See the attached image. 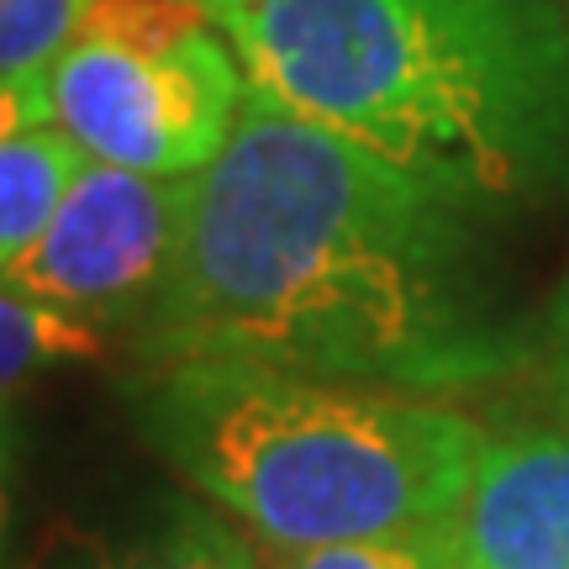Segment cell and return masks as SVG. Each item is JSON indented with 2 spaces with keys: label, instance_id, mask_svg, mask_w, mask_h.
Instances as JSON below:
<instances>
[{
  "label": "cell",
  "instance_id": "6da1fadb",
  "mask_svg": "<svg viewBox=\"0 0 569 569\" xmlns=\"http://www.w3.org/2000/svg\"><path fill=\"white\" fill-rule=\"evenodd\" d=\"M486 206L248 84L238 132L184 180V227L142 369L238 359L343 386L453 396L528 365L480 264Z\"/></svg>",
  "mask_w": 569,
  "mask_h": 569
},
{
  "label": "cell",
  "instance_id": "7a4b0ae2",
  "mask_svg": "<svg viewBox=\"0 0 569 569\" xmlns=\"http://www.w3.org/2000/svg\"><path fill=\"white\" fill-rule=\"evenodd\" d=\"M253 90L475 206L569 184V0H201Z\"/></svg>",
  "mask_w": 569,
  "mask_h": 569
},
{
  "label": "cell",
  "instance_id": "3957f363",
  "mask_svg": "<svg viewBox=\"0 0 569 569\" xmlns=\"http://www.w3.org/2000/svg\"><path fill=\"white\" fill-rule=\"evenodd\" d=\"M148 453L253 543L427 538L459 501L486 427L443 396L184 359L132 386Z\"/></svg>",
  "mask_w": 569,
  "mask_h": 569
},
{
  "label": "cell",
  "instance_id": "277c9868",
  "mask_svg": "<svg viewBox=\"0 0 569 569\" xmlns=\"http://www.w3.org/2000/svg\"><path fill=\"white\" fill-rule=\"evenodd\" d=\"M248 74L201 0H101L53 63V122L90 159L190 180L227 148Z\"/></svg>",
  "mask_w": 569,
  "mask_h": 569
},
{
  "label": "cell",
  "instance_id": "5b68a950",
  "mask_svg": "<svg viewBox=\"0 0 569 569\" xmlns=\"http://www.w3.org/2000/svg\"><path fill=\"white\" fill-rule=\"evenodd\" d=\"M184 227V180L90 159L38 243L6 264V284L90 322H142L159 301Z\"/></svg>",
  "mask_w": 569,
  "mask_h": 569
},
{
  "label": "cell",
  "instance_id": "8992f818",
  "mask_svg": "<svg viewBox=\"0 0 569 569\" xmlns=\"http://www.w3.org/2000/svg\"><path fill=\"white\" fill-rule=\"evenodd\" d=\"M427 543L438 569H569V411L486 427L459 501Z\"/></svg>",
  "mask_w": 569,
  "mask_h": 569
},
{
  "label": "cell",
  "instance_id": "52a82bcc",
  "mask_svg": "<svg viewBox=\"0 0 569 569\" xmlns=\"http://www.w3.org/2000/svg\"><path fill=\"white\" fill-rule=\"evenodd\" d=\"M17 569H259V543L201 496H159L127 517H53Z\"/></svg>",
  "mask_w": 569,
  "mask_h": 569
},
{
  "label": "cell",
  "instance_id": "ba28073f",
  "mask_svg": "<svg viewBox=\"0 0 569 569\" xmlns=\"http://www.w3.org/2000/svg\"><path fill=\"white\" fill-rule=\"evenodd\" d=\"M84 163L90 153L59 122L0 138V269L17 264L48 232Z\"/></svg>",
  "mask_w": 569,
  "mask_h": 569
},
{
  "label": "cell",
  "instance_id": "9c48e42d",
  "mask_svg": "<svg viewBox=\"0 0 569 569\" xmlns=\"http://www.w3.org/2000/svg\"><path fill=\"white\" fill-rule=\"evenodd\" d=\"M106 353V327L69 311L59 301L27 296L17 284H6L0 296V380L6 396L17 401L21 390L38 380L42 369L80 365V359H101Z\"/></svg>",
  "mask_w": 569,
  "mask_h": 569
},
{
  "label": "cell",
  "instance_id": "30bf717a",
  "mask_svg": "<svg viewBox=\"0 0 569 569\" xmlns=\"http://www.w3.org/2000/svg\"><path fill=\"white\" fill-rule=\"evenodd\" d=\"M101 0H0V84L48 74Z\"/></svg>",
  "mask_w": 569,
  "mask_h": 569
},
{
  "label": "cell",
  "instance_id": "8fae6325",
  "mask_svg": "<svg viewBox=\"0 0 569 569\" xmlns=\"http://www.w3.org/2000/svg\"><path fill=\"white\" fill-rule=\"evenodd\" d=\"M259 569H438V553L427 538H359L317 549L259 543Z\"/></svg>",
  "mask_w": 569,
  "mask_h": 569
},
{
  "label": "cell",
  "instance_id": "7c38bea8",
  "mask_svg": "<svg viewBox=\"0 0 569 569\" xmlns=\"http://www.w3.org/2000/svg\"><path fill=\"white\" fill-rule=\"evenodd\" d=\"M532 359L543 365V380H549L559 411H569V274L559 280L549 311H543V327H538V353H532Z\"/></svg>",
  "mask_w": 569,
  "mask_h": 569
}]
</instances>
